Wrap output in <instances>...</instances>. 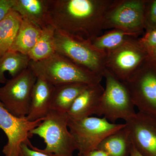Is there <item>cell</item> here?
I'll list each match as a JSON object with an SVG mask.
<instances>
[{
    "instance_id": "cell-18",
    "label": "cell",
    "mask_w": 156,
    "mask_h": 156,
    "mask_svg": "<svg viewBox=\"0 0 156 156\" xmlns=\"http://www.w3.org/2000/svg\"><path fill=\"white\" fill-rule=\"evenodd\" d=\"M42 29L29 20L22 17V20L11 51L28 55L34 47L41 35Z\"/></svg>"
},
{
    "instance_id": "cell-17",
    "label": "cell",
    "mask_w": 156,
    "mask_h": 156,
    "mask_svg": "<svg viewBox=\"0 0 156 156\" xmlns=\"http://www.w3.org/2000/svg\"><path fill=\"white\" fill-rule=\"evenodd\" d=\"M133 146L126 124L125 127L105 137L97 149L105 152L109 156H130Z\"/></svg>"
},
{
    "instance_id": "cell-13",
    "label": "cell",
    "mask_w": 156,
    "mask_h": 156,
    "mask_svg": "<svg viewBox=\"0 0 156 156\" xmlns=\"http://www.w3.org/2000/svg\"><path fill=\"white\" fill-rule=\"evenodd\" d=\"M104 90V88L101 83L88 85L68 112L69 119L79 120L97 115Z\"/></svg>"
},
{
    "instance_id": "cell-19",
    "label": "cell",
    "mask_w": 156,
    "mask_h": 156,
    "mask_svg": "<svg viewBox=\"0 0 156 156\" xmlns=\"http://www.w3.org/2000/svg\"><path fill=\"white\" fill-rule=\"evenodd\" d=\"M30 59L27 55L9 50L0 58V83L8 80L5 76L8 72L12 77L16 76L28 68Z\"/></svg>"
},
{
    "instance_id": "cell-23",
    "label": "cell",
    "mask_w": 156,
    "mask_h": 156,
    "mask_svg": "<svg viewBox=\"0 0 156 156\" xmlns=\"http://www.w3.org/2000/svg\"><path fill=\"white\" fill-rule=\"evenodd\" d=\"M144 26L147 30L156 28V0L146 2Z\"/></svg>"
},
{
    "instance_id": "cell-15",
    "label": "cell",
    "mask_w": 156,
    "mask_h": 156,
    "mask_svg": "<svg viewBox=\"0 0 156 156\" xmlns=\"http://www.w3.org/2000/svg\"><path fill=\"white\" fill-rule=\"evenodd\" d=\"M12 10L41 29L52 24L50 0H14Z\"/></svg>"
},
{
    "instance_id": "cell-3",
    "label": "cell",
    "mask_w": 156,
    "mask_h": 156,
    "mask_svg": "<svg viewBox=\"0 0 156 156\" xmlns=\"http://www.w3.org/2000/svg\"><path fill=\"white\" fill-rule=\"evenodd\" d=\"M67 113L50 110L44 119L30 131L44 140L42 151L50 156H74L78 146L68 128Z\"/></svg>"
},
{
    "instance_id": "cell-21",
    "label": "cell",
    "mask_w": 156,
    "mask_h": 156,
    "mask_svg": "<svg viewBox=\"0 0 156 156\" xmlns=\"http://www.w3.org/2000/svg\"><path fill=\"white\" fill-rule=\"evenodd\" d=\"M22 17L11 10L0 22V58L11 50Z\"/></svg>"
},
{
    "instance_id": "cell-14",
    "label": "cell",
    "mask_w": 156,
    "mask_h": 156,
    "mask_svg": "<svg viewBox=\"0 0 156 156\" xmlns=\"http://www.w3.org/2000/svg\"><path fill=\"white\" fill-rule=\"evenodd\" d=\"M54 86L44 80L37 78L34 85L29 112L27 118L30 121L45 119L49 113Z\"/></svg>"
},
{
    "instance_id": "cell-28",
    "label": "cell",
    "mask_w": 156,
    "mask_h": 156,
    "mask_svg": "<svg viewBox=\"0 0 156 156\" xmlns=\"http://www.w3.org/2000/svg\"><path fill=\"white\" fill-rule=\"evenodd\" d=\"M148 54L150 58L156 61V48L148 52Z\"/></svg>"
},
{
    "instance_id": "cell-11",
    "label": "cell",
    "mask_w": 156,
    "mask_h": 156,
    "mask_svg": "<svg viewBox=\"0 0 156 156\" xmlns=\"http://www.w3.org/2000/svg\"><path fill=\"white\" fill-rule=\"evenodd\" d=\"M44 119L30 121L27 117H18L8 111L0 102V128L5 134L8 142L3 147L5 156H20L22 144L27 143L30 131Z\"/></svg>"
},
{
    "instance_id": "cell-7",
    "label": "cell",
    "mask_w": 156,
    "mask_h": 156,
    "mask_svg": "<svg viewBox=\"0 0 156 156\" xmlns=\"http://www.w3.org/2000/svg\"><path fill=\"white\" fill-rule=\"evenodd\" d=\"M68 125L77 144L78 154L96 149L105 137L126 126L125 123H112L105 117L94 116L79 120L69 119Z\"/></svg>"
},
{
    "instance_id": "cell-29",
    "label": "cell",
    "mask_w": 156,
    "mask_h": 156,
    "mask_svg": "<svg viewBox=\"0 0 156 156\" xmlns=\"http://www.w3.org/2000/svg\"><path fill=\"white\" fill-rule=\"evenodd\" d=\"M130 156H144L141 154L133 146L132 150H131V153H130Z\"/></svg>"
},
{
    "instance_id": "cell-22",
    "label": "cell",
    "mask_w": 156,
    "mask_h": 156,
    "mask_svg": "<svg viewBox=\"0 0 156 156\" xmlns=\"http://www.w3.org/2000/svg\"><path fill=\"white\" fill-rule=\"evenodd\" d=\"M111 30L90 41L92 46L97 50L107 53L119 48L130 39L138 37L122 30Z\"/></svg>"
},
{
    "instance_id": "cell-26",
    "label": "cell",
    "mask_w": 156,
    "mask_h": 156,
    "mask_svg": "<svg viewBox=\"0 0 156 156\" xmlns=\"http://www.w3.org/2000/svg\"><path fill=\"white\" fill-rule=\"evenodd\" d=\"M14 0H0V22L12 10Z\"/></svg>"
},
{
    "instance_id": "cell-24",
    "label": "cell",
    "mask_w": 156,
    "mask_h": 156,
    "mask_svg": "<svg viewBox=\"0 0 156 156\" xmlns=\"http://www.w3.org/2000/svg\"><path fill=\"white\" fill-rule=\"evenodd\" d=\"M141 47L148 52L156 48V28L147 30L143 36L137 39Z\"/></svg>"
},
{
    "instance_id": "cell-1",
    "label": "cell",
    "mask_w": 156,
    "mask_h": 156,
    "mask_svg": "<svg viewBox=\"0 0 156 156\" xmlns=\"http://www.w3.org/2000/svg\"><path fill=\"white\" fill-rule=\"evenodd\" d=\"M112 0H50L52 25L57 30L91 41L103 30L104 17Z\"/></svg>"
},
{
    "instance_id": "cell-5",
    "label": "cell",
    "mask_w": 156,
    "mask_h": 156,
    "mask_svg": "<svg viewBox=\"0 0 156 156\" xmlns=\"http://www.w3.org/2000/svg\"><path fill=\"white\" fill-rule=\"evenodd\" d=\"M103 77L105 87L101 98L97 115L112 123L119 119L126 122L135 114L131 94L125 83L105 69Z\"/></svg>"
},
{
    "instance_id": "cell-20",
    "label": "cell",
    "mask_w": 156,
    "mask_h": 156,
    "mask_svg": "<svg viewBox=\"0 0 156 156\" xmlns=\"http://www.w3.org/2000/svg\"><path fill=\"white\" fill-rule=\"evenodd\" d=\"M56 31V28L52 24H49L42 28L36 44L27 55L30 61L43 60L56 53L55 48Z\"/></svg>"
},
{
    "instance_id": "cell-8",
    "label": "cell",
    "mask_w": 156,
    "mask_h": 156,
    "mask_svg": "<svg viewBox=\"0 0 156 156\" xmlns=\"http://www.w3.org/2000/svg\"><path fill=\"white\" fill-rule=\"evenodd\" d=\"M146 2L112 0L103 22V30L118 29L139 36L144 26Z\"/></svg>"
},
{
    "instance_id": "cell-6",
    "label": "cell",
    "mask_w": 156,
    "mask_h": 156,
    "mask_svg": "<svg viewBox=\"0 0 156 156\" xmlns=\"http://www.w3.org/2000/svg\"><path fill=\"white\" fill-rule=\"evenodd\" d=\"M124 83L139 112L156 119V62L148 56Z\"/></svg>"
},
{
    "instance_id": "cell-2",
    "label": "cell",
    "mask_w": 156,
    "mask_h": 156,
    "mask_svg": "<svg viewBox=\"0 0 156 156\" xmlns=\"http://www.w3.org/2000/svg\"><path fill=\"white\" fill-rule=\"evenodd\" d=\"M29 67L37 78L44 80L54 86L72 83L91 85L100 83L103 78L57 53L43 60L30 61Z\"/></svg>"
},
{
    "instance_id": "cell-4",
    "label": "cell",
    "mask_w": 156,
    "mask_h": 156,
    "mask_svg": "<svg viewBox=\"0 0 156 156\" xmlns=\"http://www.w3.org/2000/svg\"><path fill=\"white\" fill-rule=\"evenodd\" d=\"M55 48L56 53L91 72L103 77L105 70L106 53L94 48L90 41L78 38L56 30Z\"/></svg>"
},
{
    "instance_id": "cell-9",
    "label": "cell",
    "mask_w": 156,
    "mask_h": 156,
    "mask_svg": "<svg viewBox=\"0 0 156 156\" xmlns=\"http://www.w3.org/2000/svg\"><path fill=\"white\" fill-rule=\"evenodd\" d=\"M37 77L28 67L0 87V102L14 115L27 116L31 97Z\"/></svg>"
},
{
    "instance_id": "cell-16",
    "label": "cell",
    "mask_w": 156,
    "mask_h": 156,
    "mask_svg": "<svg viewBox=\"0 0 156 156\" xmlns=\"http://www.w3.org/2000/svg\"><path fill=\"white\" fill-rule=\"evenodd\" d=\"M88 85L72 83L54 86L50 110L67 113L76 98Z\"/></svg>"
},
{
    "instance_id": "cell-12",
    "label": "cell",
    "mask_w": 156,
    "mask_h": 156,
    "mask_svg": "<svg viewBox=\"0 0 156 156\" xmlns=\"http://www.w3.org/2000/svg\"><path fill=\"white\" fill-rule=\"evenodd\" d=\"M133 146L144 156H156V119L138 112L125 122Z\"/></svg>"
},
{
    "instance_id": "cell-25",
    "label": "cell",
    "mask_w": 156,
    "mask_h": 156,
    "mask_svg": "<svg viewBox=\"0 0 156 156\" xmlns=\"http://www.w3.org/2000/svg\"><path fill=\"white\" fill-rule=\"evenodd\" d=\"M20 156H50L42 151L41 149L32 145L30 141L28 143L22 144L20 147Z\"/></svg>"
},
{
    "instance_id": "cell-10",
    "label": "cell",
    "mask_w": 156,
    "mask_h": 156,
    "mask_svg": "<svg viewBox=\"0 0 156 156\" xmlns=\"http://www.w3.org/2000/svg\"><path fill=\"white\" fill-rule=\"evenodd\" d=\"M148 58V54L132 38L119 48L106 53L105 68L118 79L125 82Z\"/></svg>"
},
{
    "instance_id": "cell-27",
    "label": "cell",
    "mask_w": 156,
    "mask_h": 156,
    "mask_svg": "<svg viewBox=\"0 0 156 156\" xmlns=\"http://www.w3.org/2000/svg\"><path fill=\"white\" fill-rule=\"evenodd\" d=\"M78 156H109L105 152L96 149L87 153L78 154Z\"/></svg>"
}]
</instances>
